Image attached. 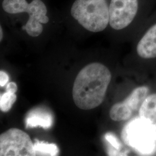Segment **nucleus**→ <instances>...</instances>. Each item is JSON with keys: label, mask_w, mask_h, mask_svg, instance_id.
Segmentation results:
<instances>
[{"label": "nucleus", "mask_w": 156, "mask_h": 156, "mask_svg": "<svg viewBox=\"0 0 156 156\" xmlns=\"http://www.w3.org/2000/svg\"><path fill=\"white\" fill-rule=\"evenodd\" d=\"M111 78L109 69L99 62H93L84 67L73 86V100L75 105L83 110L100 106L105 99Z\"/></svg>", "instance_id": "nucleus-1"}, {"label": "nucleus", "mask_w": 156, "mask_h": 156, "mask_svg": "<svg viewBox=\"0 0 156 156\" xmlns=\"http://www.w3.org/2000/svg\"><path fill=\"white\" fill-rule=\"evenodd\" d=\"M156 8V0H109V26L121 31L141 25Z\"/></svg>", "instance_id": "nucleus-2"}, {"label": "nucleus", "mask_w": 156, "mask_h": 156, "mask_svg": "<svg viewBox=\"0 0 156 156\" xmlns=\"http://www.w3.org/2000/svg\"><path fill=\"white\" fill-rule=\"evenodd\" d=\"M72 16L87 30L104 31L109 25L108 0H75L71 9Z\"/></svg>", "instance_id": "nucleus-3"}, {"label": "nucleus", "mask_w": 156, "mask_h": 156, "mask_svg": "<svg viewBox=\"0 0 156 156\" xmlns=\"http://www.w3.org/2000/svg\"><path fill=\"white\" fill-rule=\"evenodd\" d=\"M123 138L130 146L143 153L156 148V138L153 124L142 119L133 121L123 132Z\"/></svg>", "instance_id": "nucleus-4"}, {"label": "nucleus", "mask_w": 156, "mask_h": 156, "mask_svg": "<svg viewBox=\"0 0 156 156\" xmlns=\"http://www.w3.org/2000/svg\"><path fill=\"white\" fill-rule=\"evenodd\" d=\"M0 156H35L34 144L24 131L11 128L0 135Z\"/></svg>", "instance_id": "nucleus-5"}, {"label": "nucleus", "mask_w": 156, "mask_h": 156, "mask_svg": "<svg viewBox=\"0 0 156 156\" xmlns=\"http://www.w3.org/2000/svg\"><path fill=\"white\" fill-rule=\"evenodd\" d=\"M144 31L138 39L135 50L144 59L156 58V8L143 24Z\"/></svg>", "instance_id": "nucleus-6"}, {"label": "nucleus", "mask_w": 156, "mask_h": 156, "mask_svg": "<svg viewBox=\"0 0 156 156\" xmlns=\"http://www.w3.org/2000/svg\"><path fill=\"white\" fill-rule=\"evenodd\" d=\"M47 12V8L41 0H33L29 4L26 12L29 18L23 28L30 36L36 37L42 33V24H46L49 20Z\"/></svg>", "instance_id": "nucleus-7"}, {"label": "nucleus", "mask_w": 156, "mask_h": 156, "mask_svg": "<svg viewBox=\"0 0 156 156\" xmlns=\"http://www.w3.org/2000/svg\"><path fill=\"white\" fill-rule=\"evenodd\" d=\"M26 123L27 128L41 127L48 129L52 126L53 117L48 112L36 109L29 113Z\"/></svg>", "instance_id": "nucleus-8"}, {"label": "nucleus", "mask_w": 156, "mask_h": 156, "mask_svg": "<svg viewBox=\"0 0 156 156\" xmlns=\"http://www.w3.org/2000/svg\"><path fill=\"white\" fill-rule=\"evenodd\" d=\"M140 119L151 123H156V94L147 96L139 109Z\"/></svg>", "instance_id": "nucleus-9"}, {"label": "nucleus", "mask_w": 156, "mask_h": 156, "mask_svg": "<svg viewBox=\"0 0 156 156\" xmlns=\"http://www.w3.org/2000/svg\"><path fill=\"white\" fill-rule=\"evenodd\" d=\"M149 89L146 86H140L133 91L124 102L133 111L140 109L142 104L147 97Z\"/></svg>", "instance_id": "nucleus-10"}, {"label": "nucleus", "mask_w": 156, "mask_h": 156, "mask_svg": "<svg viewBox=\"0 0 156 156\" xmlns=\"http://www.w3.org/2000/svg\"><path fill=\"white\" fill-rule=\"evenodd\" d=\"M134 112L123 101L114 104L109 112L112 120L116 122L126 121L131 117Z\"/></svg>", "instance_id": "nucleus-11"}, {"label": "nucleus", "mask_w": 156, "mask_h": 156, "mask_svg": "<svg viewBox=\"0 0 156 156\" xmlns=\"http://www.w3.org/2000/svg\"><path fill=\"white\" fill-rule=\"evenodd\" d=\"M28 6L26 0H4L2 4L4 11L10 14L26 12Z\"/></svg>", "instance_id": "nucleus-12"}, {"label": "nucleus", "mask_w": 156, "mask_h": 156, "mask_svg": "<svg viewBox=\"0 0 156 156\" xmlns=\"http://www.w3.org/2000/svg\"><path fill=\"white\" fill-rule=\"evenodd\" d=\"M35 156H55L58 153V146L55 144L35 140L34 143Z\"/></svg>", "instance_id": "nucleus-13"}, {"label": "nucleus", "mask_w": 156, "mask_h": 156, "mask_svg": "<svg viewBox=\"0 0 156 156\" xmlns=\"http://www.w3.org/2000/svg\"><path fill=\"white\" fill-rule=\"evenodd\" d=\"M15 93L6 91L1 95L0 97V109L3 112H8L11 110L12 107L16 101Z\"/></svg>", "instance_id": "nucleus-14"}, {"label": "nucleus", "mask_w": 156, "mask_h": 156, "mask_svg": "<svg viewBox=\"0 0 156 156\" xmlns=\"http://www.w3.org/2000/svg\"><path fill=\"white\" fill-rule=\"evenodd\" d=\"M105 138L106 141L111 145L112 147L116 151L120 150L121 144L117 140V138L111 133H107L105 135Z\"/></svg>", "instance_id": "nucleus-15"}, {"label": "nucleus", "mask_w": 156, "mask_h": 156, "mask_svg": "<svg viewBox=\"0 0 156 156\" xmlns=\"http://www.w3.org/2000/svg\"><path fill=\"white\" fill-rule=\"evenodd\" d=\"M9 76L4 71H0V86L4 87L6 84L8 83Z\"/></svg>", "instance_id": "nucleus-16"}, {"label": "nucleus", "mask_w": 156, "mask_h": 156, "mask_svg": "<svg viewBox=\"0 0 156 156\" xmlns=\"http://www.w3.org/2000/svg\"><path fill=\"white\" fill-rule=\"evenodd\" d=\"M17 90V86L16 83L15 82H9L7 84L6 87V91L10 92L12 93H16Z\"/></svg>", "instance_id": "nucleus-17"}, {"label": "nucleus", "mask_w": 156, "mask_h": 156, "mask_svg": "<svg viewBox=\"0 0 156 156\" xmlns=\"http://www.w3.org/2000/svg\"><path fill=\"white\" fill-rule=\"evenodd\" d=\"M0 35H1V36H0V40L1 41L2 39V38H3V32H2V29L1 26L0 27Z\"/></svg>", "instance_id": "nucleus-18"}, {"label": "nucleus", "mask_w": 156, "mask_h": 156, "mask_svg": "<svg viewBox=\"0 0 156 156\" xmlns=\"http://www.w3.org/2000/svg\"><path fill=\"white\" fill-rule=\"evenodd\" d=\"M153 128H154V134H155V136H156V123H155V124H153Z\"/></svg>", "instance_id": "nucleus-19"}]
</instances>
